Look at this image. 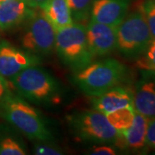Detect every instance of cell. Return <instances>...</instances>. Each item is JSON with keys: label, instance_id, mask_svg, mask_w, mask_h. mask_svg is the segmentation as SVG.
<instances>
[{"label": "cell", "instance_id": "cell-1", "mask_svg": "<svg viewBox=\"0 0 155 155\" xmlns=\"http://www.w3.org/2000/svg\"><path fill=\"white\" fill-rule=\"evenodd\" d=\"M0 116L30 140H52L49 128L38 111L22 97L11 92L0 103Z\"/></svg>", "mask_w": 155, "mask_h": 155}, {"label": "cell", "instance_id": "cell-2", "mask_svg": "<svg viewBox=\"0 0 155 155\" xmlns=\"http://www.w3.org/2000/svg\"><path fill=\"white\" fill-rule=\"evenodd\" d=\"M126 74L127 68L123 64L115 59H106L78 71L75 82L84 93L95 97L119 85Z\"/></svg>", "mask_w": 155, "mask_h": 155}, {"label": "cell", "instance_id": "cell-3", "mask_svg": "<svg viewBox=\"0 0 155 155\" xmlns=\"http://www.w3.org/2000/svg\"><path fill=\"white\" fill-rule=\"evenodd\" d=\"M8 81L19 96L34 103H51L59 97L57 80L37 66L23 69Z\"/></svg>", "mask_w": 155, "mask_h": 155}, {"label": "cell", "instance_id": "cell-4", "mask_svg": "<svg viewBox=\"0 0 155 155\" xmlns=\"http://www.w3.org/2000/svg\"><path fill=\"white\" fill-rule=\"evenodd\" d=\"M62 62L75 71H80L91 63V55L86 37V26L72 24L56 30L55 48Z\"/></svg>", "mask_w": 155, "mask_h": 155}, {"label": "cell", "instance_id": "cell-5", "mask_svg": "<svg viewBox=\"0 0 155 155\" xmlns=\"http://www.w3.org/2000/svg\"><path fill=\"white\" fill-rule=\"evenodd\" d=\"M116 39V48L127 58H136L144 54L153 37L140 6L117 26Z\"/></svg>", "mask_w": 155, "mask_h": 155}, {"label": "cell", "instance_id": "cell-6", "mask_svg": "<svg viewBox=\"0 0 155 155\" xmlns=\"http://www.w3.org/2000/svg\"><path fill=\"white\" fill-rule=\"evenodd\" d=\"M73 134L79 140L100 144L116 143L119 132L107 120L106 116L97 110H84L67 116Z\"/></svg>", "mask_w": 155, "mask_h": 155}, {"label": "cell", "instance_id": "cell-7", "mask_svg": "<svg viewBox=\"0 0 155 155\" xmlns=\"http://www.w3.org/2000/svg\"><path fill=\"white\" fill-rule=\"evenodd\" d=\"M56 30L42 11L34 13L22 38L23 49L35 55H46L55 48Z\"/></svg>", "mask_w": 155, "mask_h": 155}, {"label": "cell", "instance_id": "cell-8", "mask_svg": "<svg viewBox=\"0 0 155 155\" xmlns=\"http://www.w3.org/2000/svg\"><path fill=\"white\" fill-rule=\"evenodd\" d=\"M40 59L26 50L14 47L6 41H0V75L10 79L22 70L37 66Z\"/></svg>", "mask_w": 155, "mask_h": 155}, {"label": "cell", "instance_id": "cell-9", "mask_svg": "<svg viewBox=\"0 0 155 155\" xmlns=\"http://www.w3.org/2000/svg\"><path fill=\"white\" fill-rule=\"evenodd\" d=\"M86 37L93 58L110 54L116 48V28L91 20L86 26Z\"/></svg>", "mask_w": 155, "mask_h": 155}, {"label": "cell", "instance_id": "cell-10", "mask_svg": "<svg viewBox=\"0 0 155 155\" xmlns=\"http://www.w3.org/2000/svg\"><path fill=\"white\" fill-rule=\"evenodd\" d=\"M129 0H94L91 20L116 27L127 16Z\"/></svg>", "mask_w": 155, "mask_h": 155}, {"label": "cell", "instance_id": "cell-11", "mask_svg": "<svg viewBox=\"0 0 155 155\" xmlns=\"http://www.w3.org/2000/svg\"><path fill=\"white\" fill-rule=\"evenodd\" d=\"M92 104L95 110L108 114L125 107H134V93L128 89L115 86L103 94L92 97Z\"/></svg>", "mask_w": 155, "mask_h": 155}, {"label": "cell", "instance_id": "cell-12", "mask_svg": "<svg viewBox=\"0 0 155 155\" xmlns=\"http://www.w3.org/2000/svg\"><path fill=\"white\" fill-rule=\"evenodd\" d=\"M35 13L25 0H4L0 2V30L15 28L28 20Z\"/></svg>", "mask_w": 155, "mask_h": 155}, {"label": "cell", "instance_id": "cell-13", "mask_svg": "<svg viewBox=\"0 0 155 155\" xmlns=\"http://www.w3.org/2000/svg\"><path fill=\"white\" fill-rule=\"evenodd\" d=\"M148 120V118L135 111L132 125L124 131H118L119 135L115 144L134 151H140L144 148L147 147L146 135Z\"/></svg>", "mask_w": 155, "mask_h": 155}, {"label": "cell", "instance_id": "cell-14", "mask_svg": "<svg viewBox=\"0 0 155 155\" xmlns=\"http://www.w3.org/2000/svg\"><path fill=\"white\" fill-rule=\"evenodd\" d=\"M134 109L148 119L155 117V77L138 84L134 93Z\"/></svg>", "mask_w": 155, "mask_h": 155}, {"label": "cell", "instance_id": "cell-15", "mask_svg": "<svg viewBox=\"0 0 155 155\" xmlns=\"http://www.w3.org/2000/svg\"><path fill=\"white\" fill-rule=\"evenodd\" d=\"M41 10L55 30L67 27L74 22L67 0H49Z\"/></svg>", "mask_w": 155, "mask_h": 155}, {"label": "cell", "instance_id": "cell-16", "mask_svg": "<svg viewBox=\"0 0 155 155\" xmlns=\"http://www.w3.org/2000/svg\"><path fill=\"white\" fill-rule=\"evenodd\" d=\"M135 110L134 107H125L106 114V118L117 131L122 132L132 125Z\"/></svg>", "mask_w": 155, "mask_h": 155}, {"label": "cell", "instance_id": "cell-17", "mask_svg": "<svg viewBox=\"0 0 155 155\" xmlns=\"http://www.w3.org/2000/svg\"><path fill=\"white\" fill-rule=\"evenodd\" d=\"M94 0H67L73 22L83 23L88 21Z\"/></svg>", "mask_w": 155, "mask_h": 155}, {"label": "cell", "instance_id": "cell-18", "mask_svg": "<svg viewBox=\"0 0 155 155\" xmlns=\"http://www.w3.org/2000/svg\"><path fill=\"white\" fill-rule=\"evenodd\" d=\"M22 143L11 134H0V155H25Z\"/></svg>", "mask_w": 155, "mask_h": 155}, {"label": "cell", "instance_id": "cell-19", "mask_svg": "<svg viewBox=\"0 0 155 155\" xmlns=\"http://www.w3.org/2000/svg\"><path fill=\"white\" fill-rule=\"evenodd\" d=\"M144 53L145 55L137 61V67L142 70L155 72V39H153Z\"/></svg>", "mask_w": 155, "mask_h": 155}, {"label": "cell", "instance_id": "cell-20", "mask_svg": "<svg viewBox=\"0 0 155 155\" xmlns=\"http://www.w3.org/2000/svg\"><path fill=\"white\" fill-rule=\"evenodd\" d=\"M140 7L144 14L153 39H155V0H145Z\"/></svg>", "mask_w": 155, "mask_h": 155}, {"label": "cell", "instance_id": "cell-21", "mask_svg": "<svg viewBox=\"0 0 155 155\" xmlns=\"http://www.w3.org/2000/svg\"><path fill=\"white\" fill-rule=\"evenodd\" d=\"M146 145L149 148L155 149V117L148 120L146 135Z\"/></svg>", "mask_w": 155, "mask_h": 155}, {"label": "cell", "instance_id": "cell-22", "mask_svg": "<svg viewBox=\"0 0 155 155\" xmlns=\"http://www.w3.org/2000/svg\"><path fill=\"white\" fill-rule=\"evenodd\" d=\"M35 153L38 155H61L63 152L50 145H40L35 149Z\"/></svg>", "mask_w": 155, "mask_h": 155}, {"label": "cell", "instance_id": "cell-23", "mask_svg": "<svg viewBox=\"0 0 155 155\" xmlns=\"http://www.w3.org/2000/svg\"><path fill=\"white\" fill-rule=\"evenodd\" d=\"M91 154L93 155H115L116 154V150L111 146H100L95 147L91 150Z\"/></svg>", "mask_w": 155, "mask_h": 155}, {"label": "cell", "instance_id": "cell-24", "mask_svg": "<svg viewBox=\"0 0 155 155\" xmlns=\"http://www.w3.org/2000/svg\"><path fill=\"white\" fill-rule=\"evenodd\" d=\"M10 83L8 79L0 75V103L11 93Z\"/></svg>", "mask_w": 155, "mask_h": 155}, {"label": "cell", "instance_id": "cell-25", "mask_svg": "<svg viewBox=\"0 0 155 155\" xmlns=\"http://www.w3.org/2000/svg\"><path fill=\"white\" fill-rule=\"evenodd\" d=\"M28 5L31 8H40L41 9L49 0H25Z\"/></svg>", "mask_w": 155, "mask_h": 155}, {"label": "cell", "instance_id": "cell-26", "mask_svg": "<svg viewBox=\"0 0 155 155\" xmlns=\"http://www.w3.org/2000/svg\"><path fill=\"white\" fill-rule=\"evenodd\" d=\"M2 1H4V0H0V2H2Z\"/></svg>", "mask_w": 155, "mask_h": 155}]
</instances>
